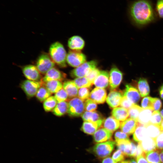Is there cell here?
<instances>
[{
	"mask_svg": "<svg viewBox=\"0 0 163 163\" xmlns=\"http://www.w3.org/2000/svg\"><path fill=\"white\" fill-rule=\"evenodd\" d=\"M112 116L117 120L124 121L129 117L127 109L122 107H117L114 108L111 112Z\"/></svg>",
	"mask_w": 163,
	"mask_h": 163,
	"instance_id": "cell-25",
	"label": "cell"
},
{
	"mask_svg": "<svg viewBox=\"0 0 163 163\" xmlns=\"http://www.w3.org/2000/svg\"><path fill=\"white\" fill-rule=\"evenodd\" d=\"M104 119L95 122L84 121L82 124L81 129L85 133L92 135L98 129L104 122Z\"/></svg>",
	"mask_w": 163,
	"mask_h": 163,
	"instance_id": "cell-14",
	"label": "cell"
},
{
	"mask_svg": "<svg viewBox=\"0 0 163 163\" xmlns=\"http://www.w3.org/2000/svg\"><path fill=\"white\" fill-rule=\"evenodd\" d=\"M129 163H137V162L135 159H132L129 161Z\"/></svg>",
	"mask_w": 163,
	"mask_h": 163,
	"instance_id": "cell-54",
	"label": "cell"
},
{
	"mask_svg": "<svg viewBox=\"0 0 163 163\" xmlns=\"http://www.w3.org/2000/svg\"><path fill=\"white\" fill-rule=\"evenodd\" d=\"M85 55L80 51L70 50L67 54L66 62L70 66L76 68L86 62Z\"/></svg>",
	"mask_w": 163,
	"mask_h": 163,
	"instance_id": "cell-8",
	"label": "cell"
},
{
	"mask_svg": "<svg viewBox=\"0 0 163 163\" xmlns=\"http://www.w3.org/2000/svg\"><path fill=\"white\" fill-rule=\"evenodd\" d=\"M155 10L159 17L163 18V0H157Z\"/></svg>",
	"mask_w": 163,
	"mask_h": 163,
	"instance_id": "cell-43",
	"label": "cell"
},
{
	"mask_svg": "<svg viewBox=\"0 0 163 163\" xmlns=\"http://www.w3.org/2000/svg\"><path fill=\"white\" fill-rule=\"evenodd\" d=\"M148 136H149L145 126L138 123V125L133 134V138L134 140L139 143Z\"/></svg>",
	"mask_w": 163,
	"mask_h": 163,
	"instance_id": "cell-21",
	"label": "cell"
},
{
	"mask_svg": "<svg viewBox=\"0 0 163 163\" xmlns=\"http://www.w3.org/2000/svg\"><path fill=\"white\" fill-rule=\"evenodd\" d=\"M89 97L97 104H103L106 100L107 92L104 88L96 87L91 91Z\"/></svg>",
	"mask_w": 163,
	"mask_h": 163,
	"instance_id": "cell-15",
	"label": "cell"
},
{
	"mask_svg": "<svg viewBox=\"0 0 163 163\" xmlns=\"http://www.w3.org/2000/svg\"><path fill=\"white\" fill-rule=\"evenodd\" d=\"M114 138L115 142L120 140L129 139L128 135L120 131H117L115 133Z\"/></svg>",
	"mask_w": 163,
	"mask_h": 163,
	"instance_id": "cell-44",
	"label": "cell"
},
{
	"mask_svg": "<svg viewBox=\"0 0 163 163\" xmlns=\"http://www.w3.org/2000/svg\"><path fill=\"white\" fill-rule=\"evenodd\" d=\"M137 86L138 91L142 97L148 96L150 92V88L146 79L140 78L138 80Z\"/></svg>",
	"mask_w": 163,
	"mask_h": 163,
	"instance_id": "cell-26",
	"label": "cell"
},
{
	"mask_svg": "<svg viewBox=\"0 0 163 163\" xmlns=\"http://www.w3.org/2000/svg\"><path fill=\"white\" fill-rule=\"evenodd\" d=\"M159 155L161 161L162 163H163V150L160 152Z\"/></svg>",
	"mask_w": 163,
	"mask_h": 163,
	"instance_id": "cell-52",
	"label": "cell"
},
{
	"mask_svg": "<svg viewBox=\"0 0 163 163\" xmlns=\"http://www.w3.org/2000/svg\"><path fill=\"white\" fill-rule=\"evenodd\" d=\"M120 121L113 116H110L104 120L103 126L104 128L113 132L120 126Z\"/></svg>",
	"mask_w": 163,
	"mask_h": 163,
	"instance_id": "cell-23",
	"label": "cell"
},
{
	"mask_svg": "<svg viewBox=\"0 0 163 163\" xmlns=\"http://www.w3.org/2000/svg\"><path fill=\"white\" fill-rule=\"evenodd\" d=\"M63 88L67 92L69 98H74L78 95V88L74 81L65 82L63 84Z\"/></svg>",
	"mask_w": 163,
	"mask_h": 163,
	"instance_id": "cell-20",
	"label": "cell"
},
{
	"mask_svg": "<svg viewBox=\"0 0 163 163\" xmlns=\"http://www.w3.org/2000/svg\"><path fill=\"white\" fill-rule=\"evenodd\" d=\"M123 96L134 104L138 103L140 99V94L138 90L129 84L125 85Z\"/></svg>",
	"mask_w": 163,
	"mask_h": 163,
	"instance_id": "cell-12",
	"label": "cell"
},
{
	"mask_svg": "<svg viewBox=\"0 0 163 163\" xmlns=\"http://www.w3.org/2000/svg\"><path fill=\"white\" fill-rule=\"evenodd\" d=\"M143 109L139 106L134 104L128 110L129 116L137 121L139 114Z\"/></svg>",
	"mask_w": 163,
	"mask_h": 163,
	"instance_id": "cell-35",
	"label": "cell"
},
{
	"mask_svg": "<svg viewBox=\"0 0 163 163\" xmlns=\"http://www.w3.org/2000/svg\"><path fill=\"white\" fill-rule=\"evenodd\" d=\"M42 83L43 85L51 93H56L63 87V84L61 82L58 80H52Z\"/></svg>",
	"mask_w": 163,
	"mask_h": 163,
	"instance_id": "cell-27",
	"label": "cell"
},
{
	"mask_svg": "<svg viewBox=\"0 0 163 163\" xmlns=\"http://www.w3.org/2000/svg\"><path fill=\"white\" fill-rule=\"evenodd\" d=\"M43 86L41 81H36L26 80L21 85V87L26 95L29 97H32L35 95L40 88Z\"/></svg>",
	"mask_w": 163,
	"mask_h": 163,
	"instance_id": "cell-7",
	"label": "cell"
},
{
	"mask_svg": "<svg viewBox=\"0 0 163 163\" xmlns=\"http://www.w3.org/2000/svg\"><path fill=\"white\" fill-rule=\"evenodd\" d=\"M66 76L65 73L54 67L49 70L40 81L43 83L52 80L61 81L65 78Z\"/></svg>",
	"mask_w": 163,
	"mask_h": 163,
	"instance_id": "cell-13",
	"label": "cell"
},
{
	"mask_svg": "<svg viewBox=\"0 0 163 163\" xmlns=\"http://www.w3.org/2000/svg\"><path fill=\"white\" fill-rule=\"evenodd\" d=\"M112 135V132L104 128H101L97 129L94 134L93 139L96 142H102L110 139Z\"/></svg>",
	"mask_w": 163,
	"mask_h": 163,
	"instance_id": "cell-17",
	"label": "cell"
},
{
	"mask_svg": "<svg viewBox=\"0 0 163 163\" xmlns=\"http://www.w3.org/2000/svg\"><path fill=\"white\" fill-rule=\"evenodd\" d=\"M137 163H149L145 155H140L136 158Z\"/></svg>",
	"mask_w": 163,
	"mask_h": 163,
	"instance_id": "cell-49",
	"label": "cell"
},
{
	"mask_svg": "<svg viewBox=\"0 0 163 163\" xmlns=\"http://www.w3.org/2000/svg\"><path fill=\"white\" fill-rule=\"evenodd\" d=\"M73 81L78 88H90L93 85L85 77L76 78Z\"/></svg>",
	"mask_w": 163,
	"mask_h": 163,
	"instance_id": "cell-34",
	"label": "cell"
},
{
	"mask_svg": "<svg viewBox=\"0 0 163 163\" xmlns=\"http://www.w3.org/2000/svg\"><path fill=\"white\" fill-rule=\"evenodd\" d=\"M153 98L149 96H146L143 98L141 102L142 108L143 109L152 108Z\"/></svg>",
	"mask_w": 163,
	"mask_h": 163,
	"instance_id": "cell-41",
	"label": "cell"
},
{
	"mask_svg": "<svg viewBox=\"0 0 163 163\" xmlns=\"http://www.w3.org/2000/svg\"><path fill=\"white\" fill-rule=\"evenodd\" d=\"M162 121V118L158 111L153 112L149 123L160 126Z\"/></svg>",
	"mask_w": 163,
	"mask_h": 163,
	"instance_id": "cell-36",
	"label": "cell"
},
{
	"mask_svg": "<svg viewBox=\"0 0 163 163\" xmlns=\"http://www.w3.org/2000/svg\"><path fill=\"white\" fill-rule=\"evenodd\" d=\"M85 107L86 111L92 112L97 109V105L96 103L90 98L87 99L85 101Z\"/></svg>",
	"mask_w": 163,
	"mask_h": 163,
	"instance_id": "cell-38",
	"label": "cell"
},
{
	"mask_svg": "<svg viewBox=\"0 0 163 163\" xmlns=\"http://www.w3.org/2000/svg\"><path fill=\"white\" fill-rule=\"evenodd\" d=\"M119 163H129V161L128 160H124L120 162Z\"/></svg>",
	"mask_w": 163,
	"mask_h": 163,
	"instance_id": "cell-55",
	"label": "cell"
},
{
	"mask_svg": "<svg viewBox=\"0 0 163 163\" xmlns=\"http://www.w3.org/2000/svg\"><path fill=\"white\" fill-rule=\"evenodd\" d=\"M160 126L162 131H163V120H162Z\"/></svg>",
	"mask_w": 163,
	"mask_h": 163,
	"instance_id": "cell-53",
	"label": "cell"
},
{
	"mask_svg": "<svg viewBox=\"0 0 163 163\" xmlns=\"http://www.w3.org/2000/svg\"><path fill=\"white\" fill-rule=\"evenodd\" d=\"M160 113L161 116L163 118V109L161 111Z\"/></svg>",
	"mask_w": 163,
	"mask_h": 163,
	"instance_id": "cell-56",
	"label": "cell"
},
{
	"mask_svg": "<svg viewBox=\"0 0 163 163\" xmlns=\"http://www.w3.org/2000/svg\"><path fill=\"white\" fill-rule=\"evenodd\" d=\"M68 107V104L66 101L59 102L52 110V112L56 116L61 117L67 112Z\"/></svg>",
	"mask_w": 163,
	"mask_h": 163,
	"instance_id": "cell-28",
	"label": "cell"
},
{
	"mask_svg": "<svg viewBox=\"0 0 163 163\" xmlns=\"http://www.w3.org/2000/svg\"><path fill=\"white\" fill-rule=\"evenodd\" d=\"M125 155L120 150L118 149L115 151L112 155V159L116 162H120L125 159Z\"/></svg>",
	"mask_w": 163,
	"mask_h": 163,
	"instance_id": "cell-42",
	"label": "cell"
},
{
	"mask_svg": "<svg viewBox=\"0 0 163 163\" xmlns=\"http://www.w3.org/2000/svg\"><path fill=\"white\" fill-rule=\"evenodd\" d=\"M49 55L55 63L62 68L66 66V53L62 44L59 42L53 43L49 48Z\"/></svg>",
	"mask_w": 163,
	"mask_h": 163,
	"instance_id": "cell-2",
	"label": "cell"
},
{
	"mask_svg": "<svg viewBox=\"0 0 163 163\" xmlns=\"http://www.w3.org/2000/svg\"><path fill=\"white\" fill-rule=\"evenodd\" d=\"M109 74L105 71H101L94 82L93 84L97 88H104L109 83Z\"/></svg>",
	"mask_w": 163,
	"mask_h": 163,
	"instance_id": "cell-18",
	"label": "cell"
},
{
	"mask_svg": "<svg viewBox=\"0 0 163 163\" xmlns=\"http://www.w3.org/2000/svg\"><path fill=\"white\" fill-rule=\"evenodd\" d=\"M55 64L50 55L43 53L37 59L36 66L40 74L45 75L49 70L54 67Z\"/></svg>",
	"mask_w": 163,
	"mask_h": 163,
	"instance_id": "cell-5",
	"label": "cell"
},
{
	"mask_svg": "<svg viewBox=\"0 0 163 163\" xmlns=\"http://www.w3.org/2000/svg\"><path fill=\"white\" fill-rule=\"evenodd\" d=\"M67 113L72 117L81 116L84 112L85 103L83 101L79 98L75 97L70 99L68 102Z\"/></svg>",
	"mask_w": 163,
	"mask_h": 163,
	"instance_id": "cell-4",
	"label": "cell"
},
{
	"mask_svg": "<svg viewBox=\"0 0 163 163\" xmlns=\"http://www.w3.org/2000/svg\"><path fill=\"white\" fill-rule=\"evenodd\" d=\"M127 8L130 19L138 26L146 25L156 19V12L150 0H134L128 4Z\"/></svg>",
	"mask_w": 163,
	"mask_h": 163,
	"instance_id": "cell-1",
	"label": "cell"
},
{
	"mask_svg": "<svg viewBox=\"0 0 163 163\" xmlns=\"http://www.w3.org/2000/svg\"><path fill=\"white\" fill-rule=\"evenodd\" d=\"M144 126L146 127L148 136L153 139H155L162 132L159 126L151 123Z\"/></svg>",
	"mask_w": 163,
	"mask_h": 163,
	"instance_id": "cell-29",
	"label": "cell"
},
{
	"mask_svg": "<svg viewBox=\"0 0 163 163\" xmlns=\"http://www.w3.org/2000/svg\"><path fill=\"white\" fill-rule=\"evenodd\" d=\"M101 163H117L112 158L107 157L104 159Z\"/></svg>",
	"mask_w": 163,
	"mask_h": 163,
	"instance_id": "cell-50",
	"label": "cell"
},
{
	"mask_svg": "<svg viewBox=\"0 0 163 163\" xmlns=\"http://www.w3.org/2000/svg\"><path fill=\"white\" fill-rule=\"evenodd\" d=\"M68 97L67 92L62 88L56 93L54 96L58 102L65 101L67 99Z\"/></svg>",
	"mask_w": 163,
	"mask_h": 163,
	"instance_id": "cell-37",
	"label": "cell"
},
{
	"mask_svg": "<svg viewBox=\"0 0 163 163\" xmlns=\"http://www.w3.org/2000/svg\"><path fill=\"white\" fill-rule=\"evenodd\" d=\"M97 65V62L94 60L86 62L72 70L70 72L71 76L76 78L85 77L90 71L96 68Z\"/></svg>",
	"mask_w": 163,
	"mask_h": 163,
	"instance_id": "cell-6",
	"label": "cell"
},
{
	"mask_svg": "<svg viewBox=\"0 0 163 163\" xmlns=\"http://www.w3.org/2000/svg\"><path fill=\"white\" fill-rule=\"evenodd\" d=\"M145 153L157 149L155 139L148 136L139 143Z\"/></svg>",
	"mask_w": 163,
	"mask_h": 163,
	"instance_id": "cell-22",
	"label": "cell"
},
{
	"mask_svg": "<svg viewBox=\"0 0 163 163\" xmlns=\"http://www.w3.org/2000/svg\"><path fill=\"white\" fill-rule=\"evenodd\" d=\"M85 42L83 39L78 36H74L69 39L68 46L72 50L80 51L84 47Z\"/></svg>",
	"mask_w": 163,
	"mask_h": 163,
	"instance_id": "cell-19",
	"label": "cell"
},
{
	"mask_svg": "<svg viewBox=\"0 0 163 163\" xmlns=\"http://www.w3.org/2000/svg\"><path fill=\"white\" fill-rule=\"evenodd\" d=\"M115 142L110 140L99 143L94 145L92 148L94 153L99 158H104L109 155L114 149Z\"/></svg>",
	"mask_w": 163,
	"mask_h": 163,
	"instance_id": "cell-3",
	"label": "cell"
},
{
	"mask_svg": "<svg viewBox=\"0 0 163 163\" xmlns=\"http://www.w3.org/2000/svg\"><path fill=\"white\" fill-rule=\"evenodd\" d=\"M145 156L149 163H161L159 152L157 149L145 153Z\"/></svg>",
	"mask_w": 163,
	"mask_h": 163,
	"instance_id": "cell-31",
	"label": "cell"
},
{
	"mask_svg": "<svg viewBox=\"0 0 163 163\" xmlns=\"http://www.w3.org/2000/svg\"><path fill=\"white\" fill-rule=\"evenodd\" d=\"M100 72V71L96 68L90 71L85 77L93 84L94 80L99 74Z\"/></svg>",
	"mask_w": 163,
	"mask_h": 163,
	"instance_id": "cell-39",
	"label": "cell"
},
{
	"mask_svg": "<svg viewBox=\"0 0 163 163\" xmlns=\"http://www.w3.org/2000/svg\"><path fill=\"white\" fill-rule=\"evenodd\" d=\"M90 91L89 89L86 88H80L78 91V97L84 101L88 99L89 97Z\"/></svg>",
	"mask_w": 163,
	"mask_h": 163,
	"instance_id": "cell-40",
	"label": "cell"
},
{
	"mask_svg": "<svg viewBox=\"0 0 163 163\" xmlns=\"http://www.w3.org/2000/svg\"><path fill=\"white\" fill-rule=\"evenodd\" d=\"M22 71L24 76L28 80L39 81L41 79L40 73L36 66L32 65L25 66L22 68Z\"/></svg>",
	"mask_w": 163,
	"mask_h": 163,
	"instance_id": "cell-10",
	"label": "cell"
},
{
	"mask_svg": "<svg viewBox=\"0 0 163 163\" xmlns=\"http://www.w3.org/2000/svg\"><path fill=\"white\" fill-rule=\"evenodd\" d=\"M145 153L143 151L141 145L139 143H138L137 145V151L135 157L136 158L137 157L140 155H145Z\"/></svg>",
	"mask_w": 163,
	"mask_h": 163,
	"instance_id": "cell-48",
	"label": "cell"
},
{
	"mask_svg": "<svg viewBox=\"0 0 163 163\" xmlns=\"http://www.w3.org/2000/svg\"><path fill=\"white\" fill-rule=\"evenodd\" d=\"M123 94L120 91L116 90H111L106 98V102L112 108H115L120 105Z\"/></svg>",
	"mask_w": 163,
	"mask_h": 163,
	"instance_id": "cell-11",
	"label": "cell"
},
{
	"mask_svg": "<svg viewBox=\"0 0 163 163\" xmlns=\"http://www.w3.org/2000/svg\"><path fill=\"white\" fill-rule=\"evenodd\" d=\"M157 149L159 150L163 149V131L155 139Z\"/></svg>",
	"mask_w": 163,
	"mask_h": 163,
	"instance_id": "cell-47",
	"label": "cell"
},
{
	"mask_svg": "<svg viewBox=\"0 0 163 163\" xmlns=\"http://www.w3.org/2000/svg\"><path fill=\"white\" fill-rule=\"evenodd\" d=\"M161 106L162 103L159 98H153L152 108L153 110L158 111L161 108Z\"/></svg>",
	"mask_w": 163,
	"mask_h": 163,
	"instance_id": "cell-46",
	"label": "cell"
},
{
	"mask_svg": "<svg viewBox=\"0 0 163 163\" xmlns=\"http://www.w3.org/2000/svg\"><path fill=\"white\" fill-rule=\"evenodd\" d=\"M159 91L160 97L163 100V84L160 87Z\"/></svg>",
	"mask_w": 163,
	"mask_h": 163,
	"instance_id": "cell-51",
	"label": "cell"
},
{
	"mask_svg": "<svg viewBox=\"0 0 163 163\" xmlns=\"http://www.w3.org/2000/svg\"><path fill=\"white\" fill-rule=\"evenodd\" d=\"M81 117L84 121L95 122L103 119L101 115L96 111H86L83 113Z\"/></svg>",
	"mask_w": 163,
	"mask_h": 163,
	"instance_id": "cell-30",
	"label": "cell"
},
{
	"mask_svg": "<svg viewBox=\"0 0 163 163\" xmlns=\"http://www.w3.org/2000/svg\"><path fill=\"white\" fill-rule=\"evenodd\" d=\"M138 124L136 120L130 118L121 122L120 128L123 132L130 135L133 133Z\"/></svg>",
	"mask_w": 163,
	"mask_h": 163,
	"instance_id": "cell-16",
	"label": "cell"
},
{
	"mask_svg": "<svg viewBox=\"0 0 163 163\" xmlns=\"http://www.w3.org/2000/svg\"><path fill=\"white\" fill-rule=\"evenodd\" d=\"M51 94L45 87L42 86L39 89L36 95L38 100L42 102L50 97Z\"/></svg>",
	"mask_w": 163,
	"mask_h": 163,
	"instance_id": "cell-32",
	"label": "cell"
},
{
	"mask_svg": "<svg viewBox=\"0 0 163 163\" xmlns=\"http://www.w3.org/2000/svg\"><path fill=\"white\" fill-rule=\"evenodd\" d=\"M57 103L54 96H51L43 102V107L45 111L48 112L53 110Z\"/></svg>",
	"mask_w": 163,
	"mask_h": 163,
	"instance_id": "cell-33",
	"label": "cell"
},
{
	"mask_svg": "<svg viewBox=\"0 0 163 163\" xmlns=\"http://www.w3.org/2000/svg\"><path fill=\"white\" fill-rule=\"evenodd\" d=\"M133 104H134L130 101L126 97L123 96L121 101L120 106L128 110Z\"/></svg>",
	"mask_w": 163,
	"mask_h": 163,
	"instance_id": "cell-45",
	"label": "cell"
},
{
	"mask_svg": "<svg viewBox=\"0 0 163 163\" xmlns=\"http://www.w3.org/2000/svg\"><path fill=\"white\" fill-rule=\"evenodd\" d=\"M153 111L152 108L143 109L140 112L137 119L138 123L145 125L149 123Z\"/></svg>",
	"mask_w": 163,
	"mask_h": 163,
	"instance_id": "cell-24",
	"label": "cell"
},
{
	"mask_svg": "<svg viewBox=\"0 0 163 163\" xmlns=\"http://www.w3.org/2000/svg\"><path fill=\"white\" fill-rule=\"evenodd\" d=\"M109 85L110 89L113 90L121 83L123 78V74L116 67H112L109 74Z\"/></svg>",
	"mask_w": 163,
	"mask_h": 163,
	"instance_id": "cell-9",
	"label": "cell"
}]
</instances>
